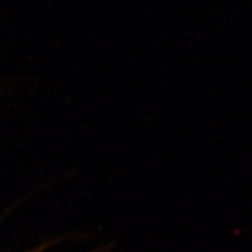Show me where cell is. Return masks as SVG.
Wrapping results in <instances>:
<instances>
[{
	"label": "cell",
	"instance_id": "obj_1",
	"mask_svg": "<svg viewBox=\"0 0 252 252\" xmlns=\"http://www.w3.org/2000/svg\"><path fill=\"white\" fill-rule=\"evenodd\" d=\"M43 250H44V247H40V249L33 250V251H30V252H43Z\"/></svg>",
	"mask_w": 252,
	"mask_h": 252
}]
</instances>
